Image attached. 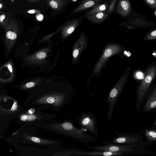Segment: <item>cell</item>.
I'll return each mask as SVG.
<instances>
[{
    "label": "cell",
    "instance_id": "obj_20",
    "mask_svg": "<svg viewBox=\"0 0 156 156\" xmlns=\"http://www.w3.org/2000/svg\"><path fill=\"white\" fill-rule=\"evenodd\" d=\"M149 7L156 9V0H143Z\"/></svg>",
    "mask_w": 156,
    "mask_h": 156
},
{
    "label": "cell",
    "instance_id": "obj_16",
    "mask_svg": "<svg viewBox=\"0 0 156 156\" xmlns=\"http://www.w3.org/2000/svg\"><path fill=\"white\" fill-rule=\"evenodd\" d=\"M84 16L91 22L96 23H100L104 22L108 19L109 15L107 13L102 12Z\"/></svg>",
    "mask_w": 156,
    "mask_h": 156
},
{
    "label": "cell",
    "instance_id": "obj_25",
    "mask_svg": "<svg viewBox=\"0 0 156 156\" xmlns=\"http://www.w3.org/2000/svg\"><path fill=\"white\" fill-rule=\"evenodd\" d=\"M50 5L52 8H56L58 7V4L54 0H51L50 1Z\"/></svg>",
    "mask_w": 156,
    "mask_h": 156
},
{
    "label": "cell",
    "instance_id": "obj_26",
    "mask_svg": "<svg viewBox=\"0 0 156 156\" xmlns=\"http://www.w3.org/2000/svg\"><path fill=\"white\" fill-rule=\"evenodd\" d=\"M35 85V84L33 82H29L26 84V87L27 88H30L34 87Z\"/></svg>",
    "mask_w": 156,
    "mask_h": 156
},
{
    "label": "cell",
    "instance_id": "obj_13",
    "mask_svg": "<svg viewBox=\"0 0 156 156\" xmlns=\"http://www.w3.org/2000/svg\"><path fill=\"white\" fill-rule=\"evenodd\" d=\"M123 154L124 152H113L110 151L95 150V151H77L75 154L77 155H79L110 156L119 155Z\"/></svg>",
    "mask_w": 156,
    "mask_h": 156
},
{
    "label": "cell",
    "instance_id": "obj_33",
    "mask_svg": "<svg viewBox=\"0 0 156 156\" xmlns=\"http://www.w3.org/2000/svg\"><path fill=\"white\" fill-rule=\"evenodd\" d=\"M2 7V5L1 3H0V9H1Z\"/></svg>",
    "mask_w": 156,
    "mask_h": 156
},
{
    "label": "cell",
    "instance_id": "obj_6",
    "mask_svg": "<svg viewBox=\"0 0 156 156\" xmlns=\"http://www.w3.org/2000/svg\"><path fill=\"white\" fill-rule=\"evenodd\" d=\"M156 74V65L150 66L147 70L144 79L138 88L136 105L139 107L144 99L146 93Z\"/></svg>",
    "mask_w": 156,
    "mask_h": 156
},
{
    "label": "cell",
    "instance_id": "obj_34",
    "mask_svg": "<svg viewBox=\"0 0 156 156\" xmlns=\"http://www.w3.org/2000/svg\"></svg>",
    "mask_w": 156,
    "mask_h": 156
},
{
    "label": "cell",
    "instance_id": "obj_12",
    "mask_svg": "<svg viewBox=\"0 0 156 156\" xmlns=\"http://www.w3.org/2000/svg\"><path fill=\"white\" fill-rule=\"evenodd\" d=\"M116 11L122 17L127 16L131 11V7L129 0H119L116 7Z\"/></svg>",
    "mask_w": 156,
    "mask_h": 156
},
{
    "label": "cell",
    "instance_id": "obj_15",
    "mask_svg": "<svg viewBox=\"0 0 156 156\" xmlns=\"http://www.w3.org/2000/svg\"><path fill=\"white\" fill-rule=\"evenodd\" d=\"M156 108V88L148 97L143 107L145 112L151 111Z\"/></svg>",
    "mask_w": 156,
    "mask_h": 156
},
{
    "label": "cell",
    "instance_id": "obj_27",
    "mask_svg": "<svg viewBox=\"0 0 156 156\" xmlns=\"http://www.w3.org/2000/svg\"><path fill=\"white\" fill-rule=\"evenodd\" d=\"M136 76L138 79H141L144 77V74L141 72H139L136 73Z\"/></svg>",
    "mask_w": 156,
    "mask_h": 156
},
{
    "label": "cell",
    "instance_id": "obj_24",
    "mask_svg": "<svg viewBox=\"0 0 156 156\" xmlns=\"http://www.w3.org/2000/svg\"><path fill=\"white\" fill-rule=\"evenodd\" d=\"M46 55L44 52H41L37 54L36 55L37 58L39 59H42L44 58L46 56Z\"/></svg>",
    "mask_w": 156,
    "mask_h": 156
},
{
    "label": "cell",
    "instance_id": "obj_28",
    "mask_svg": "<svg viewBox=\"0 0 156 156\" xmlns=\"http://www.w3.org/2000/svg\"><path fill=\"white\" fill-rule=\"evenodd\" d=\"M5 17V16L4 15H1L0 16V22H2Z\"/></svg>",
    "mask_w": 156,
    "mask_h": 156
},
{
    "label": "cell",
    "instance_id": "obj_3",
    "mask_svg": "<svg viewBox=\"0 0 156 156\" xmlns=\"http://www.w3.org/2000/svg\"><path fill=\"white\" fill-rule=\"evenodd\" d=\"M21 155L29 156H70L76 153L75 151H66L62 146L48 147L46 148L29 146L23 144L8 140Z\"/></svg>",
    "mask_w": 156,
    "mask_h": 156
},
{
    "label": "cell",
    "instance_id": "obj_1",
    "mask_svg": "<svg viewBox=\"0 0 156 156\" xmlns=\"http://www.w3.org/2000/svg\"><path fill=\"white\" fill-rule=\"evenodd\" d=\"M45 91L30 94L23 104L27 108L40 111L49 110L58 112L70 103L72 97L64 92Z\"/></svg>",
    "mask_w": 156,
    "mask_h": 156
},
{
    "label": "cell",
    "instance_id": "obj_7",
    "mask_svg": "<svg viewBox=\"0 0 156 156\" xmlns=\"http://www.w3.org/2000/svg\"><path fill=\"white\" fill-rule=\"evenodd\" d=\"M127 74H124L111 90L106 102L109 105L107 113L109 122H111V117L114 107L125 85L127 79Z\"/></svg>",
    "mask_w": 156,
    "mask_h": 156
},
{
    "label": "cell",
    "instance_id": "obj_11",
    "mask_svg": "<svg viewBox=\"0 0 156 156\" xmlns=\"http://www.w3.org/2000/svg\"><path fill=\"white\" fill-rule=\"evenodd\" d=\"M139 140L136 137L132 136L130 134L122 133H119L117 136L111 141H102L105 144H115L120 145H130L133 144Z\"/></svg>",
    "mask_w": 156,
    "mask_h": 156
},
{
    "label": "cell",
    "instance_id": "obj_10",
    "mask_svg": "<svg viewBox=\"0 0 156 156\" xmlns=\"http://www.w3.org/2000/svg\"><path fill=\"white\" fill-rule=\"evenodd\" d=\"M133 145H120L115 144H106L104 145L88 146L90 149L94 150L110 151L113 152H122L129 153L132 151V147Z\"/></svg>",
    "mask_w": 156,
    "mask_h": 156
},
{
    "label": "cell",
    "instance_id": "obj_31",
    "mask_svg": "<svg viewBox=\"0 0 156 156\" xmlns=\"http://www.w3.org/2000/svg\"><path fill=\"white\" fill-rule=\"evenodd\" d=\"M98 5L99 4V3L104 0H93Z\"/></svg>",
    "mask_w": 156,
    "mask_h": 156
},
{
    "label": "cell",
    "instance_id": "obj_21",
    "mask_svg": "<svg viewBox=\"0 0 156 156\" xmlns=\"http://www.w3.org/2000/svg\"><path fill=\"white\" fill-rule=\"evenodd\" d=\"M156 38V30H155L147 34L146 38L147 40H151Z\"/></svg>",
    "mask_w": 156,
    "mask_h": 156
},
{
    "label": "cell",
    "instance_id": "obj_18",
    "mask_svg": "<svg viewBox=\"0 0 156 156\" xmlns=\"http://www.w3.org/2000/svg\"><path fill=\"white\" fill-rule=\"evenodd\" d=\"M108 6V4L106 3L99 4L93 6L84 16L92 15L100 12H105L107 10Z\"/></svg>",
    "mask_w": 156,
    "mask_h": 156
},
{
    "label": "cell",
    "instance_id": "obj_8",
    "mask_svg": "<svg viewBox=\"0 0 156 156\" xmlns=\"http://www.w3.org/2000/svg\"><path fill=\"white\" fill-rule=\"evenodd\" d=\"M75 119L80 127L87 129L95 137L98 138L96 119L92 112L83 113Z\"/></svg>",
    "mask_w": 156,
    "mask_h": 156
},
{
    "label": "cell",
    "instance_id": "obj_14",
    "mask_svg": "<svg viewBox=\"0 0 156 156\" xmlns=\"http://www.w3.org/2000/svg\"><path fill=\"white\" fill-rule=\"evenodd\" d=\"M86 40L84 35L82 34L76 42L73 51V56L74 60L76 61L79 56L82 50L85 47Z\"/></svg>",
    "mask_w": 156,
    "mask_h": 156
},
{
    "label": "cell",
    "instance_id": "obj_29",
    "mask_svg": "<svg viewBox=\"0 0 156 156\" xmlns=\"http://www.w3.org/2000/svg\"><path fill=\"white\" fill-rule=\"evenodd\" d=\"M37 19L38 20L41 21L43 19V16L42 15H40L37 16Z\"/></svg>",
    "mask_w": 156,
    "mask_h": 156
},
{
    "label": "cell",
    "instance_id": "obj_9",
    "mask_svg": "<svg viewBox=\"0 0 156 156\" xmlns=\"http://www.w3.org/2000/svg\"><path fill=\"white\" fill-rule=\"evenodd\" d=\"M121 50L122 48L119 45L113 44L108 46L96 64L94 69L93 74L95 75L99 72L111 56L119 53Z\"/></svg>",
    "mask_w": 156,
    "mask_h": 156
},
{
    "label": "cell",
    "instance_id": "obj_19",
    "mask_svg": "<svg viewBox=\"0 0 156 156\" xmlns=\"http://www.w3.org/2000/svg\"><path fill=\"white\" fill-rule=\"evenodd\" d=\"M145 134L147 140L150 141L156 140V131L153 130H147Z\"/></svg>",
    "mask_w": 156,
    "mask_h": 156
},
{
    "label": "cell",
    "instance_id": "obj_22",
    "mask_svg": "<svg viewBox=\"0 0 156 156\" xmlns=\"http://www.w3.org/2000/svg\"><path fill=\"white\" fill-rule=\"evenodd\" d=\"M117 0H112L108 7V12L111 13L113 10Z\"/></svg>",
    "mask_w": 156,
    "mask_h": 156
},
{
    "label": "cell",
    "instance_id": "obj_2",
    "mask_svg": "<svg viewBox=\"0 0 156 156\" xmlns=\"http://www.w3.org/2000/svg\"><path fill=\"white\" fill-rule=\"evenodd\" d=\"M36 130L34 127H21L9 137L3 136L0 137L6 141L11 140L20 144L37 146H62V142L61 141L43 138L38 134Z\"/></svg>",
    "mask_w": 156,
    "mask_h": 156
},
{
    "label": "cell",
    "instance_id": "obj_17",
    "mask_svg": "<svg viewBox=\"0 0 156 156\" xmlns=\"http://www.w3.org/2000/svg\"><path fill=\"white\" fill-rule=\"evenodd\" d=\"M97 5L95 2L93 0H84L73 10L71 13L72 14H77L89 8L93 7Z\"/></svg>",
    "mask_w": 156,
    "mask_h": 156
},
{
    "label": "cell",
    "instance_id": "obj_23",
    "mask_svg": "<svg viewBox=\"0 0 156 156\" xmlns=\"http://www.w3.org/2000/svg\"><path fill=\"white\" fill-rule=\"evenodd\" d=\"M6 36L8 38L11 40L15 39L17 37L15 33L11 31H8L6 33Z\"/></svg>",
    "mask_w": 156,
    "mask_h": 156
},
{
    "label": "cell",
    "instance_id": "obj_30",
    "mask_svg": "<svg viewBox=\"0 0 156 156\" xmlns=\"http://www.w3.org/2000/svg\"><path fill=\"white\" fill-rule=\"evenodd\" d=\"M7 67L10 72L11 73H12V66L10 64H9L8 65Z\"/></svg>",
    "mask_w": 156,
    "mask_h": 156
},
{
    "label": "cell",
    "instance_id": "obj_35",
    "mask_svg": "<svg viewBox=\"0 0 156 156\" xmlns=\"http://www.w3.org/2000/svg\"></svg>",
    "mask_w": 156,
    "mask_h": 156
},
{
    "label": "cell",
    "instance_id": "obj_4",
    "mask_svg": "<svg viewBox=\"0 0 156 156\" xmlns=\"http://www.w3.org/2000/svg\"><path fill=\"white\" fill-rule=\"evenodd\" d=\"M57 117L55 114L42 112L33 108H27L19 114L13 121L21 127H32L38 124L53 120Z\"/></svg>",
    "mask_w": 156,
    "mask_h": 156
},
{
    "label": "cell",
    "instance_id": "obj_32",
    "mask_svg": "<svg viewBox=\"0 0 156 156\" xmlns=\"http://www.w3.org/2000/svg\"><path fill=\"white\" fill-rule=\"evenodd\" d=\"M35 12L34 10H31L28 11V12L30 13H34Z\"/></svg>",
    "mask_w": 156,
    "mask_h": 156
},
{
    "label": "cell",
    "instance_id": "obj_5",
    "mask_svg": "<svg viewBox=\"0 0 156 156\" xmlns=\"http://www.w3.org/2000/svg\"><path fill=\"white\" fill-rule=\"evenodd\" d=\"M18 100L10 97H0V116L4 117L12 121L21 113L27 109L22 107Z\"/></svg>",
    "mask_w": 156,
    "mask_h": 156
}]
</instances>
